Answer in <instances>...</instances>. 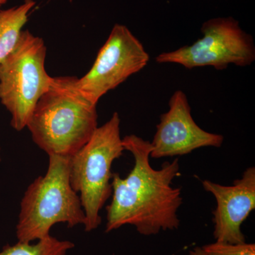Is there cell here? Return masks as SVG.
I'll use <instances>...</instances> for the list:
<instances>
[{"label":"cell","mask_w":255,"mask_h":255,"mask_svg":"<svg viewBox=\"0 0 255 255\" xmlns=\"http://www.w3.org/2000/svg\"><path fill=\"white\" fill-rule=\"evenodd\" d=\"M122 142L125 150L132 154L134 165L126 178L113 173L106 233L126 225L135 226L143 236L178 229L182 191L172 184L180 174L179 159L166 161L160 169H155L150 163V142L135 135H127Z\"/></svg>","instance_id":"1"},{"label":"cell","mask_w":255,"mask_h":255,"mask_svg":"<svg viewBox=\"0 0 255 255\" xmlns=\"http://www.w3.org/2000/svg\"><path fill=\"white\" fill-rule=\"evenodd\" d=\"M75 80L53 78L26 126L34 143L48 155L72 157L98 127L97 105L77 88Z\"/></svg>","instance_id":"2"},{"label":"cell","mask_w":255,"mask_h":255,"mask_svg":"<svg viewBox=\"0 0 255 255\" xmlns=\"http://www.w3.org/2000/svg\"><path fill=\"white\" fill-rule=\"evenodd\" d=\"M48 157L46 174L36 178L23 194L16 228L18 241L46 238L57 223H66L68 228L85 224L80 196L70 183L71 157Z\"/></svg>","instance_id":"3"},{"label":"cell","mask_w":255,"mask_h":255,"mask_svg":"<svg viewBox=\"0 0 255 255\" xmlns=\"http://www.w3.org/2000/svg\"><path fill=\"white\" fill-rule=\"evenodd\" d=\"M120 124L119 114L114 112L110 120L97 127L88 142L70 157V183L81 201L86 232L100 226L101 210L112 196V164L125 150Z\"/></svg>","instance_id":"4"},{"label":"cell","mask_w":255,"mask_h":255,"mask_svg":"<svg viewBox=\"0 0 255 255\" xmlns=\"http://www.w3.org/2000/svg\"><path fill=\"white\" fill-rule=\"evenodd\" d=\"M47 49L40 37L25 30L16 46L0 63V102L11 115L16 131L26 127L37 102L53 78L45 68Z\"/></svg>","instance_id":"5"},{"label":"cell","mask_w":255,"mask_h":255,"mask_svg":"<svg viewBox=\"0 0 255 255\" xmlns=\"http://www.w3.org/2000/svg\"><path fill=\"white\" fill-rule=\"evenodd\" d=\"M202 38L190 46L164 52L156 57L158 63H176L185 68L211 66L224 70L228 65L246 67L255 60L253 36L232 17L215 18L203 23Z\"/></svg>","instance_id":"6"},{"label":"cell","mask_w":255,"mask_h":255,"mask_svg":"<svg viewBox=\"0 0 255 255\" xmlns=\"http://www.w3.org/2000/svg\"><path fill=\"white\" fill-rule=\"evenodd\" d=\"M149 59L141 42L127 26L117 23L91 69L82 78H76L75 86L97 105L107 92L145 68Z\"/></svg>","instance_id":"7"},{"label":"cell","mask_w":255,"mask_h":255,"mask_svg":"<svg viewBox=\"0 0 255 255\" xmlns=\"http://www.w3.org/2000/svg\"><path fill=\"white\" fill-rule=\"evenodd\" d=\"M168 112L162 114L152 142L151 158L187 155L201 147H220L224 137L201 128L191 116L187 95L177 90L169 102Z\"/></svg>","instance_id":"8"},{"label":"cell","mask_w":255,"mask_h":255,"mask_svg":"<svg viewBox=\"0 0 255 255\" xmlns=\"http://www.w3.org/2000/svg\"><path fill=\"white\" fill-rule=\"evenodd\" d=\"M204 189L216 201L213 211L214 236L219 243L238 244L246 243L242 225L255 209V168L246 169L241 179L232 186H223L204 180Z\"/></svg>","instance_id":"9"},{"label":"cell","mask_w":255,"mask_h":255,"mask_svg":"<svg viewBox=\"0 0 255 255\" xmlns=\"http://www.w3.org/2000/svg\"><path fill=\"white\" fill-rule=\"evenodd\" d=\"M35 5L34 0H25L19 6L0 10V63L14 50Z\"/></svg>","instance_id":"10"},{"label":"cell","mask_w":255,"mask_h":255,"mask_svg":"<svg viewBox=\"0 0 255 255\" xmlns=\"http://www.w3.org/2000/svg\"><path fill=\"white\" fill-rule=\"evenodd\" d=\"M75 244L69 241H60L48 236L38 240L36 244L18 241L13 246L6 245L0 255H67Z\"/></svg>","instance_id":"11"},{"label":"cell","mask_w":255,"mask_h":255,"mask_svg":"<svg viewBox=\"0 0 255 255\" xmlns=\"http://www.w3.org/2000/svg\"><path fill=\"white\" fill-rule=\"evenodd\" d=\"M206 255H255V245L249 243H230L216 242L202 247Z\"/></svg>","instance_id":"12"},{"label":"cell","mask_w":255,"mask_h":255,"mask_svg":"<svg viewBox=\"0 0 255 255\" xmlns=\"http://www.w3.org/2000/svg\"><path fill=\"white\" fill-rule=\"evenodd\" d=\"M189 255H206L205 252L203 250L202 248H199V247H196L194 248L192 251L189 252Z\"/></svg>","instance_id":"13"},{"label":"cell","mask_w":255,"mask_h":255,"mask_svg":"<svg viewBox=\"0 0 255 255\" xmlns=\"http://www.w3.org/2000/svg\"><path fill=\"white\" fill-rule=\"evenodd\" d=\"M6 1H7V0H0V7H1L2 5H4L5 3L6 2Z\"/></svg>","instance_id":"14"},{"label":"cell","mask_w":255,"mask_h":255,"mask_svg":"<svg viewBox=\"0 0 255 255\" xmlns=\"http://www.w3.org/2000/svg\"><path fill=\"white\" fill-rule=\"evenodd\" d=\"M0 150H1V147H0ZM0 162H1V155H0Z\"/></svg>","instance_id":"15"}]
</instances>
